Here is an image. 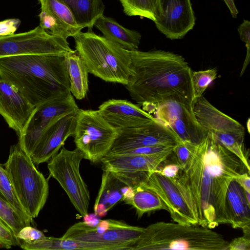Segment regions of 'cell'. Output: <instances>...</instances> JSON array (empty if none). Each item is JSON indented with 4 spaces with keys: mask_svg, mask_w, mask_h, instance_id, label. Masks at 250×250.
I'll return each instance as SVG.
<instances>
[{
    "mask_svg": "<svg viewBox=\"0 0 250 250\" xmlns=\"http://www.w3.org/2000/svg\"><path fill=\"white\" fill-rule=\"evenodd\" d=\"M184 143L189 157L177 176L171 179L197 225L213 229L228 224L225 212L228 188L233 179L250 170L210 132L198 144Z\"/></svg>",
    "mask_w": 250,
    "mask_h": 250,
    "instance_id": "1",
    "label": "cell"
},
{
    "mask_svg": "<svg viewBox=\"0 0 250 250\" xmlns=\"http://www.w3.org/2000/svg\"><path fill=\"white\" fill-rule=\"evenodd\" d=\"M129 74L125 85L141 105L176 100L192 104V70L181 55L162 50L130 51Z\"/></svg>",
    "mask_w": 250,
    "mask_h": 250,
    "instance_id": "2",
    "label": "cell"
},
{
    "mask_svg": "<svg viewBox=\"0 0 250 250\" xmlns=\"http://www.w3.org/2000/svg\"><path fill=\"white\" fill-rule=\"evenodd\" d=\"M0 78L14 85L34 106L71 93L65 55L36 54L0 58Z\"/></svg>",
    "mask_w": 250,
    "mask_h": 250,
    "instance_id": "3",
    "label": "cell"
},
{
    "mask_svg": "<svg viewBox=\"0 0 250 250\" xmlns=\"http://www.w3.org/2000/svg\"><path fill=\"white\" fill-rule=\"evenodd\" d=\"M229 244L208 228L161 221L145 228L130 250H228Z\"/></svg>",
    "mask_w": 250,
    "mask_h": 250,
    "instance_id": "4",
    "label": "cell"
},
{
    "mask_svg": "<svg viewBox=\"0 0 250 250\" xmlns=\"http://www.w3.org/2000/svg\"><path fill=\"white\" fill-rule=\"evenodd\" d=\"M73 38L76 51L85 64L88 73L105 82L125 85L127 83L130 51L91 30L81 31Z\"/></svg>",
    "mask_w": 250,
    "mask_h": 250,
    "instance_id": "5",
    "label": "cell"
},
{
    "mask_svg": "<svg viewBox=\"0 0 250 250\" xmlns=\"http://www.w3.org/2000/svg\"><path fill=\"white\" fill-rule=\"evenodd\" d=\"M3 166L20 203L27 214L35 218L48 198L47 180L18 143L11 146Z\"/></svg>",
    "mask_w": 250,
    "mask_h": 250,
    "instance_id": "6",
    "label": "cell"
},
{
    "mask_svg": "<svg viewBox=\"0 0 250 250\" xmlns=\"http://www.w3.org/2000/svg\"><path fill=\"white\" fill-rule=\"evenodd\" d=\"M145 230V228L134 226L122 220L100 219L95 226L83 222L71 226L62 236L88 243L93 250H130Z\"/></svg>",
    "mask_w": 250,
    "mask_h": 250,
    "instance_id": "7",
    "label": "cell"
},
{
    "mask_svg": "<svg viewBox=\"0 0 250 250\" xmlns=\"http://www.w3.org/2000/svg\"><path fill=\"white\" fill-rule=\"evenodd\" d=\"M201 125L222 146L235 154L250 170L249 151L244 144L245 129L238 122L224 113L202 96L193 104Z\"/></svg>",
    "mask_w": 250,
    "mask_h": 250,
    "instance_id": "8",
    "label": "cell"
},
{
    "mask_svg": "<svg viewBox=\"0 0 250 250\" xmlns=\"http://www.w3.org/2000/svg\"><path fill=\"white\" fill-rule=\"evenodd\" d=\"M120 133L98 110L79 109L73 135L76 147L93 163L100 162L110 150Z\"/></svg>",
    "mask_w": 250,
    "mask_h": 250,
    "instance_id": "9",
    "label": "cell"
},
{
    "mask_svg": "<svg viewBox=\"0 0 250 250\" xmlns=\"http://www.w3.org/2000/svg\"><path fill=\"white\" fill-rule=\"evenodd\" d=\"M86 159L79 148L69 150L62 147L53 156L47 164L50 176L56 180L80 215L88 213L90 194L79 170L80 163Z\"/></svg>",
    "mask_w": 250,
    "mask_h": 250,
    "instance_id": "10",
    "label": "cell"
},
{
    "mask_svg": "<svg viewBox=\"0 0 250 250\" xmlns=\"http://www.w3.org/2000/svg\"><path fill=\"white\" fill-rule=\"evenodd\" d=\"M142 106L144 110L169 129L182 142L197 144L207 134L198 122L192 105L170 100Z\"/></svg>",
    "mask_w": 250,
    "mask_h": 250,
    "instance_id": "11",
    "label": "cell"
},
{
    "mask_svg": "<svg viewBox=\"0 0 250 250\" xmlns=\"http://www.w3.org/2000/svg\"><path fill=\"white\" fill-rule=\"evenodd\" d=\"M73 51L66 40L50 34L39 25L29 31L0 37V58L36 54L65 55Z\"/></svg>",
    "mask_w": 250,
    "mask_h": 250,
    "instance_id": "12",
    "label": "cell"
},
{
    "mask_svg": "<svg viewBox=\"0 0 250 250\" xmlns=\"http://www.w3.org/2000/svg\"><path fill=\"white\" fill-rule=\"evenodd\" d=\"M80 108L71 93L45 101L35 106L19 144L30 156L41 135L51 124Z\"/></svg>",
    "mask_w": 250,
    "mask_h": 250,
    "instance_id": "13",
    "label": "cell"
},
{
    "mask_svg": "<svg viewBox=\"0 0 250 250\" xmlns=\"http://www.w3.org/2000/svg\"><path fill=\"white\" fill-rule=\"evenodd\" d=\"M154 22L167 38H183L195 23L190 0H159Z\"/></svg>",
    "mask_w": 250,
    "mask_h": 250,
    "instance_id": "14",
    "label": "cell"
},
{
    "mask_svg": "<svg viewBox=\"0 0 250 250\" xmlns=\"http://www.w3.org/2000/svg\"><path fill=\"white\" fill-rule=\"evenodd\" d=\"M179 142L182 141L173 132L157 120L142 126L120 130L107 154H118L154 145L174 146Z\"/></svg>",
    "mask_w": 250,
    "mask_h": 250,
    "instance_id": "15",
    "label": "cell"
},
{
    "mask_svg": "<svg viewBox=\"0 0 250 250\" xmlns=\"http://www.w3.org/2000/svg\"><path fill=\"white\" fill-rule=\"evenodd\" d=\"M142 185L155 192L161 198L174 222L197 225V220L171 179L165 177L156 170L149 174Z\"/></svg>",
    "mask_w": 250,
    "mask_h": 250,
    "instance_id": "16",
    "label": "cell"
},
{
    "mask_svg": "<svg viewBox=\"0 0 250 250\" xmlns=\"http://www.w3.org/2000/svg\"><path fill=\"white\" fill-rule=\"evenodd\" d=\"M35 108L14 85L0 78V115L19 138Z\"/></svg>",
    "mask_w": 250,
    "mask_h": 250,
    "instance_id": "17",
    "label": "cell"
},
{
    "mask_svg": "<svg viewBox=\"0 0 250 250\" xmlns=\"http://www.w3.org/2000/svg\"><path fill=\"white\" fill-rule=\"evenodd\" d=\"M78 111L61 118L44 130L30 156L35 165L49 161L73 136Z\"/></svg>",
    "mask_w": 250,
    "mask_h": 250,
    "instance_id": "18",
    "label": "cell"
},
{
    "mask_svg": "<svg viewBox=\"0 0 250 250\" xmlns=\"http://www.w3.org/2000/svg\"><path fill=\"white\" fill-rule=\"evenodd\" d=\"M98 111L111 126L120 130L157 121L152 115L126 100H107L99 106Z\"/></svg>",
    "mask_w": 250,
    "mask_h": 250,
    "instance_id": "19",
    "label": "cell"
},
{
    "mask_svg": "<svg viewBox=\"0 0 250 250\" xmlns=\"http://www.w3.org/2000/svg\"><path fill=\"white\" fill-rule=\"evenodd\" d=\"M173 149L148 155L107 154L100 162L103 170L113 172L149 174L157 169L171 154Z\"/></svg>",
    "mask_w": 250,
    "mask_h": 250,
    "instance_id": "20",
    "label": "cell"
},
{
    "mask_svg": "<svg viewBox=\"0 0 250 250\" xmlns=\"http://www.w3.org/2000/svg\"><path fill=\"white\" fill-rule=\"evenodd\" d=\"M103 170L101 187L94 205V213L100 217L105 215L119 202L130 197L134 189L112 172Z\"/></svg>",
    "mask_w": 250,
    "mask_h": 250,
    "instance_id": "21",
    "label": "cell"
},
{
    "mask_svg": "<svg viewBox=\"0 0 250 250\" xmlns=\"http://www.w3.org/2000/svg\"><path fill=\"white\" fill-rule=\"evenodd\" d=\"M225 212L228 224L233 228L241 229L243 235L250 238V203L245 190L234 179L227 190Z\"/></svg>",
    "mask_w": 250,
    "mask_h": 250,
    "instance_id": "22",
    "label": "cell"
},
{
    "mask_svg": "<svg viewBox=\"0 0 250 250\" xmlns=\"http://www.w3.org/2000/svg\"><path fill=\"white\" fill-rule=\"evenodd\" d=\"M95 26L106 39L129 51L138 50L141 35L137 31L127 29L114 19L103 15L95 22Z\"/></svg>",
    "mask_w": 250,
    "mask_h": 250,
    "instance_id": "23",
    "label": "cell"
},
{
    "mask_svg": "<svg viewBox=\"0 0 250 250\" xmlns=\"http://www.w3.org/2000/svg\"><path fill=\"white\" fill-rule=\"evenodd\" d=\"M69 78L70 91L78 100L85 98L88 90V71L76 50L65 55Z\"/></svg>",
    "mask_w": 250,
    "mask_h": 250,
    "instance_id": "24",
    "label": "cell"
},
{
    "mask_svg": "<svg viewBox=\"0 0 250 250\" xmlns=\"http://www.w3.org/2000/svg\"><path fill=\"white\" fill-rule=\"evenodd\" d=\"M71 10L77 22L83 28L91 30L96 21L104 15L102 0H60Z\"/></svg>",
    "mask_w": 250,
    "mask_h": 250,
    "instance_id": "25",
    "label": "cell"
},
{
    "mask_svg": "<svg viewBox=\"0 0 250 250\" xmlns=\"http://www.w3.org/2000/svg\"><path fill=\"white\" fill-rule=\"evenodd\" d=\"M124 202L135 208L139 218L147 212L168 210L165 203L155 192L142 185L134 188L132 196Z\"/></svg>",
    "mask_w": 250,
    "mask_h": 250,
    "instance_id": "26",
    "label": "cell"
},
{
    "mask_svg": "<svg viewBox=\"0 0 250 250\" xmlns=\"http://www.w3.org/2000/svg\"><path fill=\"white\" fill-rule=\"evenodd\" d=\"M41 8L50 13L64 24L72 33L73 37L83 28L78 24L70 9L60 0H38Z\"/></svg>",
    "mask_w": 250,
    "mask_h": 250,
    "instance_id": "27",
    "label": "cell"
},
{
    "mask_svg": "<svg viewBox=\"0 0 250 250\" xmlns=\"http://www.w3.org/2000/svg\"><path fill=\"white\" fill-rule=\"evenodd\" d=\"M0 196L6 200L17 212L25 226L33 222L20 203L5 169L0 164Z\"/></svg>",
    "mask_w": 250,
    "mask_h": 250,
    "instance_id": "28",
    "label": "cell"
},
{
    "mask_svg": "<svg viewBox=\"0 0 250 250\" xmlns=\"http://www.w3.org/2000/svg\"><path fill=\"white\" fill-rule=\"evenodd\" d=\"M217 78L216 68L192 71L190 81L192 88V105L202 96L208 86Z\"/></svg>",
    "mask_w": 250,
    "mask_h": 250,
    "instance_id": "29",
    "label": "cell"
},
{
    "mask_svg": "<svg viewBox=\"0 0 250 250\" xmlns=\"http://www.w3.org/2000/svg\"><path fill=\"white\" fill-rule=\"evenodd\" d=\"M159 0H127L123 6L129 16H139L154 21Z\"/></svg>",
    "mask_w": 250,
    "mask_h": 250,
    "instance_id": "30",
    "label": "cell"
},
{
    "mask_svg": "<svg viewBox=\"0 0 250 250\" xmlns=\"http://www.w3.org/2000/svg\"><path fill=\"white\" fill-rule=\"evenodd\" d=\"M39 17V26L50 34L66 40L68 37H73L72 33L64 24L46 10L41 8Z\"/></svg>",
    "mask_w": 250,
    "mask_h": 250,
    "instance_id": "31",
    "label": "cell"
},
{
    "mask_svg": "<svg viewBox=\"0 0 250 250\" xmlns=\"http://www.w3.org/2000/svg\"><path fill=\"white\" fill-rule=\"evenodd\" d=\"M0 219L12 231L15 236L25 225L12 206L0 196Z\"/></svg>",
    "mask_w": 250,
    "mask_h": 250,
    "instance_id": "32",
    "label": "cell"
},
{
    "mask_svg": "<svg viewBox=\"0 0 250 250\" xmlns=\"http://www.w3.org/2000/svg\"><path fill=\"white\" fill-rule=\"evenodd\" d=\"M19 243V246L22 247L32 244L46 236L43 233L31 226L23 227L16 236Z\"/></svg>",
    "mask_w": 250,
    "mask_h": 250,
    "instance_id": "33",
    "label": "cell"
},
{
    "mask_svg": "<svg viewBox=\"0 0 250 250\" xmlns=\"http://www.w3.org/2000/svg\"><path fill=\"white\" fill-rule=\"evenodd\" d=\"M238 33L240 39L246 43L247 49L246 57L240 72L241 77L250 62V22L249 20H244L243 22L238 28Z\"/></svg>",
    "mask_w": 250,
    "mask_h": 250,
    "instance_id": "34",
    "label": "cell"
},
{
    "mask_svg": "<svg viewBox=\"0 0 250 250\" xmlns=\"http://www.w3.org/2000/svg\"><path fill=\"white\" fill-rule=\"evenodd\" d=\"M19 243L11 229L0 219V247L10 249Z\"/></svg>",
    "mask_w": 250,
    "mask_h": 250,
    "instance_id": "35",
    "label": "cell"
},
{
    "mask_svg": "<svg viewBox=\"0 0 250 250\" xmlns=\"http://www.w3.org/2000/svg\"><path fill=\"white\" fill-rule=\"evenodd\" d=\"M174 146L154 145L136 148L118 154L152 155L161 152L173 149Z\"/></svg>",
    "mask_w": 250,
    "mask_h": 250,
    "instance_id": "36",
    "label": "cell"
},
{
    "mask_svg": "<svg viewBox=\"0 0 250 250\" xmlns=\"http://www.w3.org/2000/svg\"><path fill=\"white\" fill-rule=\"evenodd\" d=\"M173 161L168 162L167 158L156 169L162 175L169 179L175 178L182 168L177 163L173 153Z\"/></svg>",
    "mask_w": 250,
    "mask_h": 250,
    "instance_id": "37",
    "label": "cell"
},
{
    "mask_svg": "<svg viewBox=\"0 0 250 250\" xmlns=\"http://www.w3.org/2000/svg\"><path fill=\"white\" fill-rule=\"evenodd\" d=\"M19 19L12 18L0 21V37L15 34L21 24Z\"/></svg>",
    "mask_w": 250,
    "mask_h": 250,
    "instance_id": "38",
    "label": "cell"
},
{
    "mask_svg": "<svg viewBox=\"0 0 250 250\" xmlns=\"http://www.w3.org/2000/svg\"><path fill=\"white\" fill-rule=\"evenodd\" d=\"M177 163L183 168L186 165L189 156V149L185 143L178 142L174 147L172 151Z\"/></svg>",
    "mask_w": 250,
    "mask_h": 250,
    "instance_id": "39",
    "label": "cell"
},
{
    "mask_svg": "<svg viewBox=\"0 0 250 250\" xmlns=\"http://www.w3.org/2000/svg\"><path fill=\"white\" fill-rule=\"evenodd\" d=\"M228 250H250V238L244 235L234 238L229 242Z\"/></svg>",
    "mask_w": 250,
    "mask_h": 250,
    "instance_id": "40",
    "label": "cell"
},
{
    "mask_svg": "<svg viewBox=\"0 0 250 250\" xmlns=\"http://www.w3.org/2000/svg\"><path fill=\"white\" fill-rule=\"evenodd\" d=\"M250 172H245L234 179L245 190L250 192Z\"/></svg>",
    "mask_w": 250,
    "mask_h": 250,
    "instance_id": "41",
    "label": "cell"
},
{
    "mask_svg": "<svg viewBox=\"0 0 250 250\" xmlns=\"http://www.w3.org/2000/svg\"><path fill=\"white\" fill-rule=\"evenodd\" d=\"M94 213L88 214L87 213L86 215L84 216L83 217V222L85 223L86 225L90 226H96L99 221L100 220Z\"/></svg>",
    "mask_w": 250,
    "mask_h": 250,
    "instance_id": "42",
    "label": "cell"
},
{
    "mask_svg": "<svg viewBox=\"0 0 250 250\" xmlns=\"http://www.w3.org/2000/svg\"><path fill=\"white\" fill-rule=\"evenodd\" d=\"M121 2L122 6L125 5L127 0H118Z\"/></svg>",
    "mask_w": 250,
    "mask_h": 250,
    "instance_id": "43",
    "label": "cell"
}]
</instances>
